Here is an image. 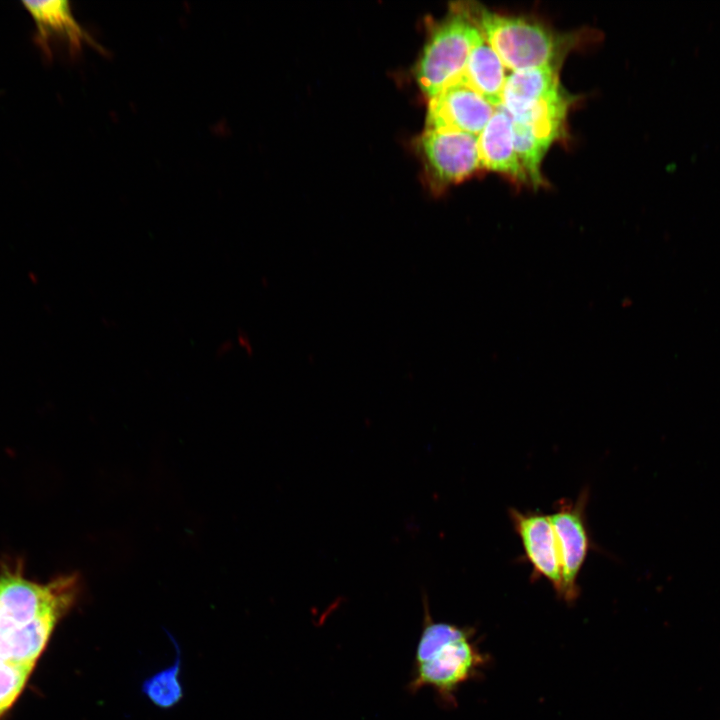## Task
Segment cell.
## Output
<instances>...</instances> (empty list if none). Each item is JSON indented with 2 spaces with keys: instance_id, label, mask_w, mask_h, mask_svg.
Returning <instances> with one entry per match:
<instances>
[{
  "instance_id": "cell-17",
  "label": "cell",
  "mask_w": 720,
  "mask_h": 720,
  "mask_svg": "<svg viewBox=\"0 0 720 720\" xmlns=\"http://www.w3.org/2000/svg\"><path fill=\"white\" fill-rule=\"evenodd\" d=\"M33 665L0 660V714L15 701Z\"/></svg>"
},
{
  "instance_id": "cell-8",
  "label": "cell",
  "mask_w": 720,
  "mask_h": 720,
  "mask_svg": "<svg viewBox=\"0 0 720 720\" xmlns=\"http://www.w3.org/2000/svg\"><path fill=\"white\" fill-rule=\"evenodd\" d=\"M495 109L472 88L454 81L430 98L426 129L478 136Z\"/></svg>"
},
{
  "instance_id": "cell-12",
  "label": "cell",
  "mask_w": 720,
  "mask_h": 720,
  "mask_svg": "<svg viewBox=\"0 0 720 720\" xmlns=\"http://www.w3.org/2000/svg\"><path fill=\"white\" fill-rule=\"evenodd\" d=\"M23 7L30 14L36 27L35 40L49 56L53 39H64L72 49H78L89 36L75 20L69 2L23 1Z\"/></svg>"
},
{
  "instance_id": "cell-10",
  "label": "cell",
  "mask_w": 720,
  "mask_h": 720,
  "mask_svg": "<svg viewBox=\"0 0 720 720\" xmlns=\"http://www.w3.org/2000/svg\"><path fill=\"white\" fill-rule=\"evenodd\" d=\"M478 151L481 168L503 173L520 182L528 181L514 148L512 119L501 107L495 109L478 135Z\"/></svg>"
},
{
  "instance_id": "cell-5",
  "label": "cell",
  "mask_w": 720,
  "mask_h": 720,
  "mask_svg": "<svg viewBox=\"0 0 720 720\" xmlns=\"http://www.w3.org/2000/svg\"><path fill=\"white\" fill-rule=\"evenodd\" d=\"M487 663L473 637L455 641L437 652L429 660L414 665L408 689L417 692L423 687L433 688L446 704L455 703L457 689L474 678Z\"/></svg>"
},
{
  "instance_id": "cell-18",
  "label": "cell",
  "mask_w": 720,
  "mask_h": 720,
  "mask_svg": "<svg viewBox=\"0 0 720 720\" xmlns=\"http://www.w3.org/2000/svg\"><path fill=\"white\" fill-rule=\"evenodd\" d=\"M232 350V342L231 341H225L224 343L220 344L217 349V355L218 356H225L227 353H229Z\"/></svg>"
},
{
  "instance_id": "cell-13",
  "label": "cell",
  "mask_w": 720,
  "mask_h": 720,
  "mask_svg": "<svg viewBox=\"0 0 720 720\" xmlns=\"http://www.w3.org/2000/svg\"><path fill=\"white\" fill-rule=\"evenodd\" d=\"M505 66L483 35L472 49L463 73L455 80L480 94L493 107L501 105Z\"/></svg>"
},
{
  "instance_id": "cell-11",
  "label": "cell",
  "mask_w": 720,
  "mask_h": 720,
  "mask_svg": "<svg viewBox=\"0 0 720 720\" xmlns=\"http://www.w3.org/2000/svg\"><path fill=\"white\" fill-rule=\"evenodd\" d=\"M559 90L561 87L556 66L514 71L506 78L499 107L515 118Z\"/></svg>"
},
{
  "instance_id": "cell-9",
  "label": "cell",
  "mask_w": 720,
  "mask_h": 720,
  "mask_svg": "<svg viewBox=\"0 0 720 720\" xmlns=\"http://www.w3.org/2000/svg\"><path fill=\"white\" fill-rule=\"evenodd\" d=\"M513 528L519 536L534 578H545L561 595L562 567L555 532L549 515L536 511L509 509Z\"/></svg>"
},
{
  "instance_id": "cell-3",
  "label": "cell",
  "mask_w": 720,
  "mask_h": 720,
  "mask_svg": "<svg viewBox=\"0 0 720 720\" xmlns=\"http://www.w3.org/2000/svg\"><path fill=\"white\" fill-rule=\"evenodd\" d=\"M79 591L78 577L39 585L17 575L0 578V630L17 629L54 610L66 612Z\"/></svg>"
},
{
  "instance_id": "cell-2",
  "label": "cell",
  "mask_w": 720,
  "mask_h": 720,
  "mask_svg": "<svg viewBox=\"0 0 720 720\" xmlns=\"http://www.w3.org/2000/svg\"><path fill=\"white\" fill-rule=\"evenodd\" d=\"M481 37L467 8H457L435 28L415 73L419 87L429 98L463 73L469 55Z\"/></svg>"
},
{
  "instance_id": "cell-6",
  "label": "cell",
  "mask_w": 720,
  "mask_h": 720,
  "mask_svg": "<svg viewBox=\"0 0 720 720\" xmlns=\"http://www.w3.org/2000/svg\"><path fill=\"white\" fill-rule=\"evenodd\" d=\"M588 498L589 490L585 488L575 501L560 499L555 504L554 513L549 515L562 567L560 597L568 603L574 602L579 595L577 579L592 548L585 516Z\"/></svg>"
},
{
  "instance_id": "cell-1",
  "label": "cell",
  "mask_w": 720,
  "mask_h": 720,
  "mask_svg": "<svg viewBox=\"0 0 720 720\" xmlns=\"http://www.w3.org/2000/svg\"><path fill=\"white\" fill-rule=\"evenodd\" d=\"M467 9L484 39L513 72L555 66L568 47L570 40L536 20L502 15L479 5Z\"/></svg>"
},
{
  "instance_id": "cell-4",
  "label": "cell",
  "mask_w": 720,
  "mask_h": 720,
  "mask_svg": "<svg viewBox=\"0 0 720 720\" xmlns=\"http://www.w3.org/2000/svg\"><path fill=\"white\" fill-rule=\"evenodd\" d=\"M568 106L569 97L561 89L525 114L511 118L517 157L528 181L536 186L543 182L541 162L561 133Z\"/></svg>"
},
{
  "instance_id": "cell-7",
  "label": "cell",
  "mask_w": 720,
  "mask_h": 720,
  "mask_svg": "<svg viewBox=\"0 0 720 720\" xmlns=\"http://www.w3.org/2000/svg\"><path fill=\"white\" fill-rule=\"evenodd\" d=\"M419 144L430 174L440 185L461 182L481 168L476 135L426 129Z\"/></svg>"
},
{
  "instance_id": "cell-16",
  "label": "cell",
  "mask_w": 720,
  "mask_h": 720,
  "mask_svg": "<svg viewBox=\"0 0 720 720\" xmlns=\"http://www.w3.org/2000/svg\"><path fill=\"white\" fill-rule=\"evenodd\" d=\"M176 650L174 663L145 679L141 686L142 693L156 706L169 709L178 704L184 696L179 680L180 649L173 636L167 633Z\"/></svg>"
},
{
  "instance_id": "cell-15",
  "label": "cell",
  "mask_w": 720,
  "mask_h": 720,
  "mask_svg": "<svg viewBox=\"0 0 720 720\" xmlns=\"http://www.w3.org/2000/svg\"><path fill=\"white\" fill-rule=\"evenodd\" d=\"M422 600L424 621L416 646L414 665L429 660L445 646L474 635L472 628L434 621L429 612L428 599L425 593H423Z\"/></svg>"
},
{
  "instance_id": "cell-14",
  "label": "cell",
  "mask_w": 720,
  "mask_h": 720,
  "mask_svg": "<svg viewBox=\"0 0 720 720\" xmlns=\"http://www.w3.org/2000/svg\"><path fill=\"white\" fill-rule=\"evenodd\" d=\"M64 611L54 610L24 627L0 630V660L34 665Z\"/></svg>"
}]
</instances>
